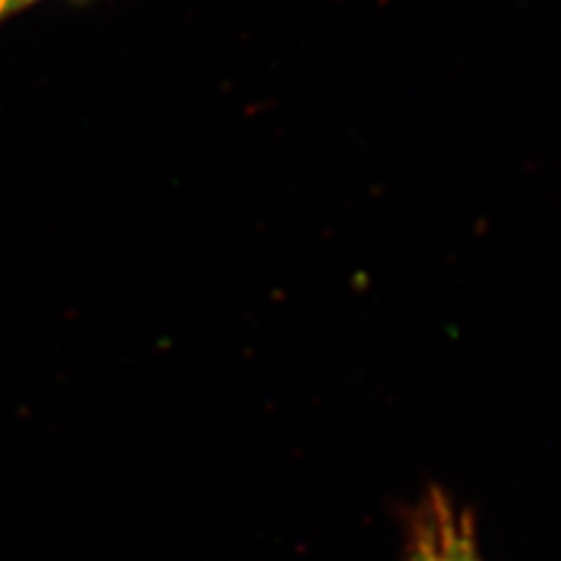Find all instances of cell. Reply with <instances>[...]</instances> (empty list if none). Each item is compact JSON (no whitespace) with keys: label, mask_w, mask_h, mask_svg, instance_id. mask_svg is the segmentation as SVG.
Returning a JSON list of instances; mask_svg holds the SVG:
<instances>
[{"label":"cell","mask_w":561,"mask_h":561,"mask_svg":"<svg viewBox=\"0 0 561 561\" xmlns=\"http://www.w3.org/2000/svg\"><path fill=\"white\" fill-rule=\"evenodd\" d=\"M412 561H482L466 513L433 491L412 526Z\"/></svg>","instance_id":"obj_1"},{"label":"cell","mask_w":561,"mask_h":561,"mask_svg":"<svg viewBox=\"0 0 561 561\" xmlns=\"http://www.w3.org/2000/svg\"><path fill=\"white\" fill-rule=\"evenodd\" d=\"M33 3H38V0H0V22L10 20L12 14H16Z\"/></svg>","instance_id":"obj_2"}]
</instances>
